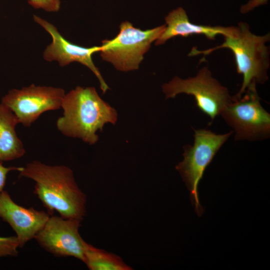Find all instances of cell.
I'll list each match as a JSON object with an SVG mask.
<instances>
[{"mask_svg":"<svg viewBox=\"0 0 270 270\" xmlns=\"http://www.w3.org/2000/svg\"><path fill=\"white\" fill-rule=\"evenodd\" d=\"M256 84L240 96H232L220 115L234 130L236 140H264L270 135V114L262 107Z\"/></svg>","mask_w":270,"mask_h":270,"instance_id":"cell-6","label":"cell"},{"mask_svg":"<svg viewBox=\"0 0 270 270\" xmlns=\"http://www.w3.org/2000/svg\"><path fill=\"white\" fill-rule=\"evenodd\" d=\"M84 263L90 270H132L118 256L84 242Z\"/></svg>","mask_w":270,"mask_h":270,"instance_id":"cell-14","label":"cell"},{"mask_svg":"<svg viewBox=\"0 0 270 270\" xmlns=\"http://www.w3.org/2000/svg\"><path fill=\"white\" fill-rule=\"evenodd\" d=\"M28 2L34 8L48 12H56L60 8V0H28Z\"/></svg>","mask_w":270,"mask_h":270,"instance_id":"cell-16","label":"cell"},{"mask_svg":"<svg viewBox=\"0 0 270 270\" xmlns=\"http://www.w3.org/2000/svg\"><path fill=\"white\" fill-rule=\"evenodd\" d=\"M81 220L50 216L34 239L45 250L57 257L72 256L84 262V242L79 228Z\"/></svg>","mask_w":270,"mask_h":270,"instance_id":"cell-9","label":"cell"},{"mask_svg":"<svg viewBox=\"0 0 270 270\" xmlns=\"http://www.w3.org/2000/svg\"><path fill=\"white\" fill-rule=\"evenodd\" d=\"M20 124L12 110L0 104V162L20 158L26 152L23 143L18 136L16 127Z\"/></svg>","mask_w":270,"mask_h":270,"instance_id":"cell-13","label":"cell"},{"mask_svg":"<svg viewBox=\"0 0 270 270\" xmlns=\"http://www.w3.org/2000/svg\"><path fill=\"white\" fill-rule=\"evenodd\" d=\"M64 95L60 88L32 84L9 90L2 103L12 110L20 124L30 127L44 112L60 108Z\"/></svg>","mask_w":270,"mask_h":270,"instance_id":"cell-8","label":"cell"},{"mask_svg":"<svg viewBox=\"0 0 270 270\" xmlns=\"http://www.w3.org/2000/svg\"><path fill=\"white\" fill-rule=\"evenodd\" d=\"M22 168V167L16 166L6 167L3 166L2 162H0V194L3 190L5 186L8 174L12 170H17L19 172Z\"/></svg>","mask_w":270,"mask_h":270,"instance_id":"cell-17","label":"cell"},{"mask_svg":"<svg viewBox=\"0 0 270 270\" xmlns=\"http://www.w3.org/2000/svg\"><path fill=\"white\" fill-rule=\"evenodd\" d=\"M50 216L44 211L18 205L6 191L0 194V218L14 231L20 248L34 238Z\"/></svg>","mask_w":270,"mask_h":270,"instance_id":"cell-11","label":"cell"},{"mask_svg":"<svg viewBox=\"0 0 270 270\" xmlns=\"http://www.w3.org/2000/svg\"><path fill=\"white\" fill-rule=\"evenodd\" d=\"M19 172L20 176L34 181V194L50 214L55 211L64 218L84 220L86 196L78 186L70 168L34 160Z\"/></svg>","mask_w":270,"mask_h":270,"instance_id":"cell-1","label":"cell"},{"mask_svg":"<svg viewBox=\"0 0 270 270\" xmlns=\"http://www.w3.org/2000/svg\"><path fill=\"white\" fill-rule=\"evenodd\" d=\"M61 108L63 114L56 122L58 131L90 145L98 141V130L102 131L106 124H114L118 120L116 110L93 87L76 86L65 94Z\"/></svg>","mask_w":270,"mask_h":270,"instance_id":"cell-2","label":"cell"},{"mask_svg":"<svg viewBox=\"0 0 270 270\" xmlns=\"http://www.w3.org/2000/svg\"><path fill=\"white\" fill-rule=\"evenodd\" d=\"M34 18L52 38V42L46 47L44 54L45 60L48 61L56 60L62 66L74 62H80L89 68L94 74L99 81L103 93L109 89L92 60L93 54L100 52V46L84 48L73 44L66 40L52 24L35 15Z\"/></svg>","mask_w":270,"mask_h":270,"instance_id":"cell-10","label":"cell"},{"mask_svg":"<svg viewBox=\"0 0 270 270\" xmlns=\"http://www.w3.org/2000/svg\"><path fill=\"white\" fill-rule=\"evenodd\" d=\"M233 131L217 134L206 129L194 130L192 145L184 147L183 160L176 166L190 192V199L198 216L204 212L198 198V185L204 171Z\"/></svg>","mask_w":270,"mask_h":270,"instance_id":"cell-4","label":"cell"},{"mask_svg":"<svg viewBox=\"0 0 270 270\" xmlns=\"http://www.w3.org/2000/svg\"><path fill=\"white\" fill-rule=\"evenodd\" d=\"M166 28L154 42L156 46L164 44L176 36L187 37L192 35H203L214 40L218 35L224 36L234 34L236 26H211L194 24L190 22L185 10L181 7L173 10L166 16Z\"/></svg>","mask_w":270,"mask_h":270,"instance_id":"cell-12","label":"cell"},{"mask_svg":"<svg viewBox=\"0 0 270 270\" xmlns=\"http://www.w3.org/2000/svg\"><path fill=\"white\" fill-rule=\"evenodd\" d=\"M162 88L166 99L182 93L194 96L196 106L210 116V124L232 98L228 88L212 76L207 66L200 68L193 77L182 79L176 76L164 84Z\"/></svg>","mask_w":270,"mask_h":270,"instance_id":"cell-7","label":"cell"},{"mask_svg":"<svg viewBox=\"0 0 270 270\" xmlns=\"http://www.w3.org/2000/svg\"><path fill=\"white\" fill-rule=\"evenodd\" d=\"M165 28L164 24L142 30L128 22H122L116 37L102 42L100 56L118 70H136L152 42L160 36Z\"/></svg>","mask_w":270,"mask_h":270,"instance_id":"cell-5","label":"cell"},{"mask_svg":"<svg viewBox=\"0 0 270 270\" xmlns=\"http://www.w3.org/2000/svg\"><path fill=\"white\" fill-rule=\"evenodd\" d=\"M268 0H250L248 2L240 7V11L242 14H246L254 10L255 8L262 4H266Z\"/></svg>","mask_w":270,"mask_h":270,"instance_id":"cell-18","label":"cell"},{"mask_svg":"<svg viewBox=\"0 0 270 270\" xmlns=\"http://www.w3.org/2000/svg\"><path fill=\"white\" fill-rule=\"evenodd\" d=\"M236 32L224 37L220 46L206 50L192 48L188 56L208 55L214 50L226 48L233 53L237 72L242 75L241 88L236 94L240 96L252 84H264L268 79L270 47L266 43L270 40V34L258 36L252 33L250 26L245 22H240Z\"/></svg>","mask_w":270,"mask_h":270,"instance_id":"cell-3","label":"cell"},{"mask_svg":"<svg viewBox=\"0 0 270 270\" xmlns=\"http://www.w3.org/2000/svg\"><path fill=\"white\" fill-rule=\"evenodd\" d=\"M19 244L16 236H0V258L16 256Z\"/></svg>","mask_w":270,"mask_h":270,"instance_id":"cell-15","label":"cell"}]
</instances>
